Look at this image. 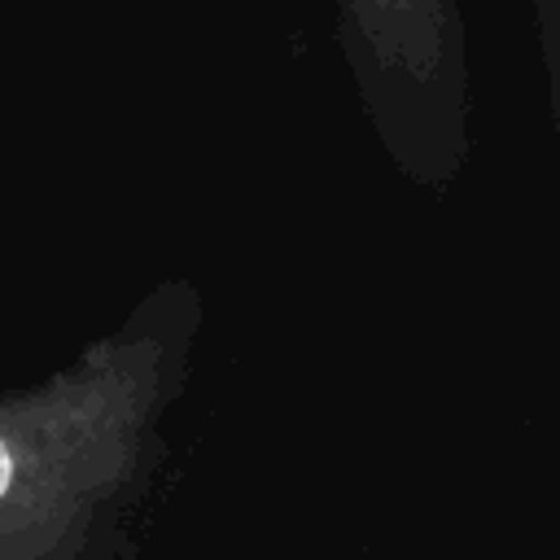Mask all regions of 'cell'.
<instances>
[{"label": "cell", "mask_w": 560, "mask_h": 560, "mask_svg": "<svg viewBox=\"0 0 560 560\" xmlns=\"http://www.w3.org/2000/svg\"><path fill=\"white\" fill-rule=\"evenodd\" d=\"M332 39L381 158L420 192H451L472 158L464 0H332Z\"/></svg>", "instance_id": "cell-2"}, {"label": "cell", "mask_w": 560, "mask_h": 560, "mask_svg": "<svg viewBox=\"0 0 560 560\" xmlns=\"http://www.w3.org/2000/svg\"><path fill=\"white\" fill-rule=\"evenodd\" d=\"M201 328V284L171 276L74 359L0 394V560H140Z\"/></svg>", "instance_id": "cell-1"}, {"label": "cell", "mask_w": 560, "mask_h": 560, "mask_svg": "<svg viewBox=\"0 0 560 560\" xmlns=\"http://www.w3.org/2000/svg\"><path fill=\"white\" fill-rule=\"evenodd\" d=\"M534 18V44L542 61V92H547V118L560 149V0H529Z\"/></svg>", "instance_id": "cell-3"}]
</instances>
